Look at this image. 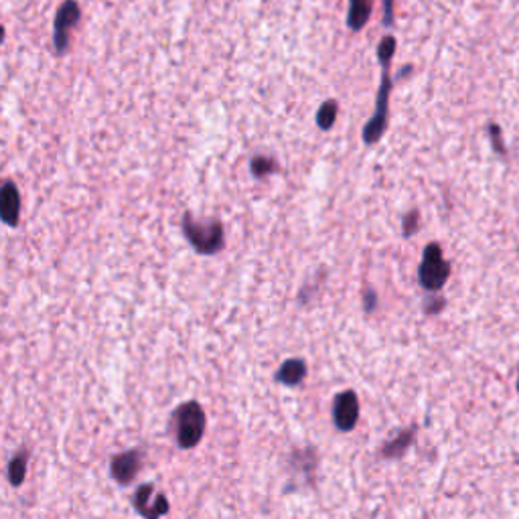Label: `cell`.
Segmentation results:
<instances>
[{
  "label": "cell",
  "mask_w": 519,
  "mask_h": 519,
  "mask_svg": "<svg viewBox=\"0 0 519 519\" xmlns=\"http://www.w3.org/2000/svg\"><path fill=\"white\" fill-rule=\"evenodd\" d=\"M181 230L185 240L197 254L213 256L225 246L224 224L219 219H195L193 213L185 211L181 219Z\"/></svg>",
  "instance_id": "cell-1"
},
{
  "label": "cell",
  "mask_w": 519,
  "mask_h": 519,
  "mask_svg": "<svg viewBox=\"0 0 519 519\" xmlns=\"http://www.w3.org/2000/svg\"><path fill=\"white\" fill-rule=\"evenodd\" d=\"M205 426H208V418L205 412L197 402H185L173 412L171 418V429L177 438V445L183 450H191L200 445Z\"/></svg>",
  "instance_id": "cell-2"
},
{
  "label": "cell",
  "mask_w": 519,
  "mask_h": 519,
  "mask_svg": "<svg viewBox=\"0 0 519 519\" xmlns=\"http://www.w3.org/2000/svg\"><path fill=\"white\" fill-rule=\"evenodd\" d=\"M389 65L392 64H381V81L376 94V108H373V116L368 120L362 132V139L368 147H373V144L381 140L389 124V94H392Z\"/></svg>",
  "instance_id": "cell-3"
},
{
  "label": "cell",
  "mask_w": 519,
  "mask_h": 519,
  "mask_svg": "<svg viewBox=\"0 0 519 519\" xmlns=\"http://www.w3.org/2000/svg\"><path fill=\"white\" fill-rule=\"evenodd\" d=\"M450 278V262L445 260L438 242H430L424 248L422 262L418 266V285L426 293H440Z\"/></svg>",
  "instance_id": "cell-4"
},
{
  "label": "cell",
  "mask_w": 519,
  "mask_h": 519,
  "mask_svg": "<svg viewBox=\"0 0 519 519\" xmlns=\"http://www.w3.org/2000/svg\"><path fill=\"white\" fill-rule=\"evenodd\" d=\"M81 22V6L78 0H64L57 6L55 19H53V53L64 57L72 51V33Z\"/></svg>",
  "instance_id": "cell-5"
},
{
  "label": "cell",
  "mask_w": 519,
  "mask_h": 519,
  "mask_svg": "<svg viewBox=\"0 0 519 519\" xmlns=\"http://www.w3.org/2000/svg\"><path fill=\"white\" fill-rule=\"evenodd\" d=\"M132 506L136 514L142 515L144 519H163L171 509L166 495L157 491L152 483H144L136 489Z\"/></svg>",
  "instance_id": "cell-6"
},
{
  "label": "cell",
  "mask_w": 519,
  "mask_h": 519,
  "mask_svg": "<svg viewBox=\"0 0 519 519\" xmlns=\"http://www.w3.org/2000/svg\"><path fill=\"white\" fill-rule=\"evenodd\" d=\"M360 422V398L353 389H345L333 400V424L339 432H351Z\"/></svg>",
  "instance_id": "cell-7"
},
{
  "label": "cell",
  "mask_w": 519,
  "mask_h": 519,
  "mask_svg": "<svg viewBox=\"0 0 519 519\" xmlns=\"http://www.w3.org/2000/svg\"><path fill=\"white\" fill-rule=\"evenodd\" d=\"M142 464H144L142 450H139V448L126 450V453H120L112 459L110 475L118 485L126 487V485L132 483L136 475H139V472L142 471Z\"/></svg>",
  "instance_id": "cell-8"
},
{
  "label": "cell",
  "mask_w": 519,
  "mask_h": 519,
  "mask_svg": "<svg viewBox=\"0 0 519 519\" xmlns=\"http://www.w3.org/2000/svg\"><path fill=\"white\" fill-rule=\"evenodd\" d=\"M0 221L9 227H17L21 221V191L11 179L0 185Z\"/></svg>",
  "instance_id": "cell-9"
},
{
  "label": "cell",
  "mask_w": 519,
  "mask_h": 519,
  "mask_svg": "<svg viewBox=\"0 0 519 519\" xmlns=\"http://www.w3.org/2000/svg\"><path fill=\"white\" fill-rule=\"evenodd\" d=\"M418 437V426H408V429L400 430L394 438H389L381 447V459H402L408 453L410 447L414 445Z\"/></svg>",
  "instance_id": "cell-10"
},
{
  "label": "cell",
  "mask_w": 519,
  "mask_h": 519,
  "mask_svg": "<svg viewBox=\"0 0 519 519\" xmlns=\"http://www.w3.org/2000/svg\"><path fill=\"white\" fill-rule=\"evenodd\" d=\"M307 373H309L307 362L294 357V360H286L280 365V370L277 371V381L286 387H294L302 384L304 378H307Z\"/></svg>",
  "instance_id": "cell-11"
},
{
  "label": "cell",
  "mask_w": 519,
  "mask_h": 519,
  "mask_svg": "<svg viewBox=\"0 0 519 519\" xmlns=\"http://www.w3.org/2000/svg\"><path fill=\"white\" fill-rule=\"evenodd\" d=\"M373 11V0H349V11H347V27L353 33L368 25Z\"/></svg>",
  "instance_id": "cell-12"
},
{
  "label": "cell",
  "mask_w": 519,
  "mask_h": 519,
  "mask_svg": "<svg viewBox=\"0 0 519 519\" xmlns=\"http://www.w3.org/2000/svg\"><path fill=\"white\" fill-rule=\"evenodd\" d=\"M280 169L278 160L268 155H254L250 158V174L258 181L268 179L272 174H277Z\"/></svg>",
  "instance_id": "cell-13"
},
{
  "label": "cell",
  "mask_w": 519,
  "mask_h": 519,
  "mask_svg": "<svg viewBox=\"0 0 519 519\" xmlns=\"http://www.w3.org/2000/svg\"><path fill=\"white\" fill-rule=\"evenodd\" d=\"M27 463H29V453L25 448L19 450V453L11 459L9 469H6V477H9V483L13 487H21L22 483H25Z\"/></svg>",
  "instance_id": "cell-14"
},
{
  "label": "cell",
  "mask_w": 519,
  "mask_h": 519,
  "mask_svg": "<svg viewBox=\"0 0 519 519\" xmlns=\"http://www.w3.org/2000/svg\"><path fill=\"white\" fill-rule=\"evenodd\" d=\"M337 114H339V104L337 100H325L323 104L319 106L317 110V126L320 130H331L335 126V122H337Z\"/></svg>",
  "instance_id": "cell-15"
},
{
  "label": "cell",
  "mask_w": 519,
  "mask_h": 519,
  "mask_svg": "<svg viewBox=\"0 0 519 519\" xmlns=\"http://www.w3.org/2000/svg\"><path fill=\"white\" fill-rule=\"evenodd\" d=\"M396 47H398V41H396L394 35H386L384 39L379 41L378 45V51H376V57H378V64H392V59L396 55Z\"/></svg>",
  "instance_id": "cell-16"
},
{
  "label": "cell",
  "mask_w": 519,
  "mask_h": 519,
  "mask_svg": "<svg viewBox=\"0 0 519 519\" xmlns=\"http://www.w3.org/2000/svg\"><path fill=\"white\" fill-rule=\"evenodd\" d=\"M430 296H426L424 299V304H422V311L426 312V315H430V317H437L440 315L442 311H445L447 307V299L442 296L440 293H429Z\"/></svg>",
  "instance_id": "cell-17"
},
{
  "label": "cell",
  "mask_w": 519,
  "mask_h": 519,
  "mask_svg": "<svg viewBox=\"0 0 519 519\" xmlns=\"http://www.w3.org/2000/svg\"><path fill=\"white\" fill-rule=\"evenodd\" d=\"M418 230H420V213L416 209H412L402 219V235L404 238H412V235L418 234Z\"/></svg>",
  "instance_id": "cell-18"
},
{
  "label": "cell",
  "mask_w": 519,
  "mask_h": 519,
  "mask_svg": "<svg viewBox=\"0 0 519 519\" xmlns=\"http://www.w3.org/2000/svg\"><path fill=\"white\" fill-rule=\"evenodd\" d=\"M489 140L498 155H506V142H503V130L498 124H489Z\"/></svg>",
  "instance_id": "cell-19"
},
{
  "label": "cell",
  "mask_w": 519,
  "mask_h": 519,
  "mask_svg": "<svg viewBox=\"0 0 519 519\" xmlns=\"http://www.w3.org/2000/svg\"><path fill=\"white\" fill-rule=\"evenodd\" d=\"M376 309H378V293L371 286H368L363 290V311L371 315Z\"/></svg>",
  "instance_id": "cell-20"
},
{
  "label": "cell",
  "mask_w": 519,
  "mask_h": 519,
  "mask_svg": "<svg viewBox=\"0 0 519 519\" xmlns=\"http://www.w3.org/2000/svg\"><path fill=\"white\" fill-rule=\"evenodd\" d=\"M384 27H394V0H384Z\"/></svg>",
  "instance_id": "cell-21"
},
{
  "label": "cell",
  "mask_w": 519,
  "mask_h": 519,
  "mask_svg": "<svg viewBox=\"0 0 519 519\" xmlns=\"http://www.w3.org/2000/svg\"><path fill=\"white\" fill-rule=\"evenodd\" d=\"M4 39H6V29H4L3 22H0V45L4 43Z\"/></svg>",
  "instance_id": "cell-22"
},
{
  "label": "cell",
  "mask_w": 519,
  "mask_h": 519,
  "mask_svg": "<svg viewBox=\"0 0 519 519\" xmlns=\"http://www.w3.org/2000/svg\"><path fill=\"white\" fill-rule=\"evenodd\" d=\"M517 394H519V365H517Z\"/></svg>",
  "instance_id": "cell-23"
}]
</instances>
